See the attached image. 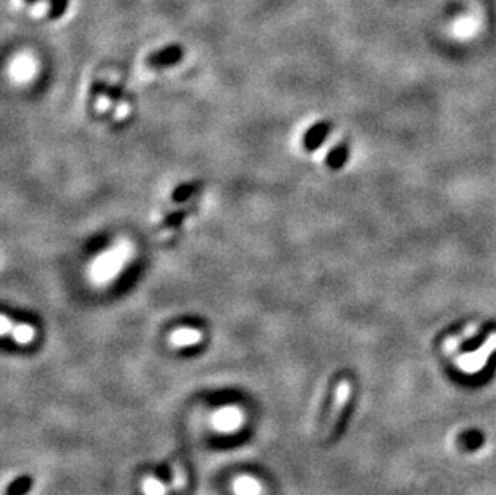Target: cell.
I'll list each match as a JSON object with an SVG mask.
<instances>
[{"label":"cell","instance_id":"2","mask_svg":"<svg viewBox=\"0 0 496 495\" xmlns=\"http://www.w3.org/2000/svg\"><path fill=\"white\" fill-rule=\"evenodd\" d=\"M495 349H496V335H492L484 342L480 349L459 357V359L456 360V364H458L459 369L466 371V373H477V371L484 369L485 364H487L488 357L493 354Z\"/></svg>","mask_w":496,"mask_h":495},{"label":"cell","instance_id":"14","mask_svg":"<svg viewBox=\"0 0 496 495\" xmlns=\"http://www.w3.org/2000/svg\"><path fill=\"white\" fill-rule=\"evenodd\" d=\"M26 2H29V3H32V2H36V0H26Z\"/></svg>","mask_w":496,"mask_h":495},{"label":"cell","instance_id":"11","mask_svg":"<svg viewBox=\"0 0 496 495\" xmlns=\"http://www.w3.org/2000/svg\"><path fill=\"white\" fill-rule=\"evenodd\" d=\"M68 8V0H50V10H48V17L52 19H58L65 14Z\"/></svg>","mask_w":496,"mask_h":495},{"label":"cell","instance_id":"7","mask_svg":"<svg viewBox=\"0 0 496 495\" xmlns=\"http://www.w3.org/2000/svg\"><path fill=\"white\" fill-rule=\"evenodd\" d=\"M199 188H201L199 184H181L174 190L172 200H174L175 203H185V201H188Z\"/></svg>","mask_w":496,"mask_h":495},{"label":"cell","instance_id":"12","mask_svg":"<svg viewBox=\"0 0 496 495\" xmlns=\"http://www.w3.org/2000/svg\"><path fill=\"white\" fill-rule=\"evenodd\" d=\"M198 340H199V336H198V333H196V331H180L174 336V341L179 346L195 344V342Z\"/></svg>","mask_w":496,"mask_h":495},{"label":"cell","instance_id":"8","mask_svg":"<svg viewBox=\"0 0 496 495\" xmlns=\"http://www.w3.org/2000/svg\"><path fill=\"white\" fill-rule=\"evenodd\" d=\"M347 155H348V151L346 146L339 145V146H336V148L330 151V155H328V158H326V164L330 166L331 169H341L342 166L346 164Z\"/></svg>","mask_w":496,"mask_h":495},{"label":"cell","instance_id":"10","mask_svg":"<svg viewBox=\"0 0 496 495\" xmlns=\"http://www.w3.org/2000/svg\"><path fill=\"white\" fill-rule=\"evenodd\" d=\"M185 484H186L185 469H183V467H181V463H175V465H174V474H172L170 487L174 489L175 492H179V491H181V489L185 487Z\"/></svg>","mask_w":496,"mask_h":495},{"label":"cell","instance_id":"4","mask_svg":"<svg viewBox=\"0 0 496 495\" xmlns=\"http://www.w3.org/2000/svg\"><path fill=\"white\" fill-rule=\"evenodd\" d=\"M181 58H183V48L179 46H170L156 53H151V55L146 58V63L153 68H164L175 65Z\"/></svg>","mask_w":496,"mask_h":495},{"label":"cell","instance_id":"9","mask_svg":"<svg viewBox=\"0 0 496 495\" xmlns=\"http://www.w3.org/2000/svg\"><path fill=\"white\" fill-rule=\"evenodd\" d=\"M167 492H169V487H167L163 481H159V479L148 476L143 481L145 495H167Z\"/></svg>","mask_w":496,"mask_h":495},{"label":"cell","instance_id":"3","mask_svg":"<svg viewBox=\"0 0 496 495\" xmlns=\"http://www.w3.org/2000/svg\"><path fill=\"white\" fill-rule=\"evenodd\" d=\"M244 421V414L241 409L235 405H227L219 409L212 415V425L215 429L222 431V433H233L241 428Z\"/></svg>","mask_w":496,"mask_h":495},{"label":"cell","instance_id":"13","mask_svg":"<svg viewBox=\"0 0 496 495\" xmlns=\"http://www.w3.org/2000/svg\"><path fill=\"white\" fill-rule=\"evenodd\" d=\"M186 211H175V213L169 214L166 217V227H177V225L181 224V220L185 219Z\"/></svg>","mask_w":496,"mask_h":495},{"label":"cell","instance_id":"6","mask_svg":"<svg viewBox=\"0 0 496 495\" xmlns=\"http://www.w3.org/2000/svg\"><path fill=\"white\" fill-rule=\"evenodd\" d=\"M233 491L237 495H262V484L252 476H239L233 483Z\"/></svg>","mask_w":496,"mask_h":495},{"label":"cell","instance_id":"5","mask_svg":"<svg viewBox=\"0 0 496 495\" xmlns=\"http://www.w3.org/2000/svg\"><path fill=\"white\" fill-rule=\"evenodd\" d=\"M330 124L328 122H318L310 129L307 130V134L304 135V148L307 151H315L323 145V142L326 140L328 134H330Z\"/></svg>","mask_w":496,"mask_h":495},{"label":"cell","instance_id":"1","mask_svg":"<svg viewBox=\"0 0 496 495\" xmlns=\"http://www.w3.org/2000/svg\"><path fill=\"white\" fill-rule=\"evenodd\" d=\"M350 394H352L350 383H348L347 380H342L341 383L337 385L330 415H328L325 426H323V438H330V436L334 433V429H336V426H337V421H339V418H341V415H342L344 409H346L348 399H350Z\"/></svg>","mask_w":496,"mask_h":495}]
</instances>
